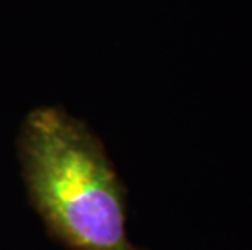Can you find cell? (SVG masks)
Returning a JSON list of instances; mask_svg holds the SVG:
<instances>
[{
  "instance_id": "1",
  "label": "cell",
  "mask_w": 252,
  "mask_h": 250,
  "mask_svg": "<svg viewBox=\"0 0 252 250\" xmlns=\"http://www.w3.org/2000/svg\"><path fill=\"white\" fill-rule=\"evenodd\" d=\"M18 158L30 205L67 250H147L127 232V187L103 141L62 108L26 115Z\"/></svg>"
}]
</instances>
